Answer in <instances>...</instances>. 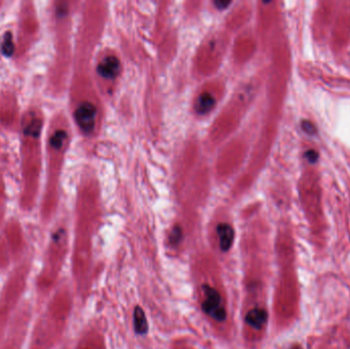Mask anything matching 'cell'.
I'll use <instances>...</instances> for the list:
<instances>
[{
    "instance_id": "11",
    "label": "cell",
    "mask_w": 350,
    "mask_h": 349,
    "mask_svg": "<svg viewBox=\"0 0 350 349\" xmlns=\"http://www.w3.org/2000/svg\"><path fill=\"white\" fill-rule=\"evenodd\" d=\"M181 237H182V233H181L180 228H174L173 231L171 232L170 235H169V241L172 244H177V243L180 242Z\"/></svg>"
},
{
    "instance_id": "9",
    "label": "cell",
    "mask_w": 350,
    "mask_h": 349,
    "mask_svg": "<svg viewBox=\"0 0 350 349\" xmlns=\"http://www.w3.org/2000/svg\"><path fill=\"white\" fill-rule=\"evenodd\" d=\"M67 138V133L64 130H58L50 138V145L53 149H60Z\"/></svg>"
},
{
    "instance_id": "6",
    "label": "cell",
    "mask_w": 350,
    "mask_h": 349,
    "mask_svg": "<svg viewBox=\"0 0 350 349\" xmlns=\"http://www.w3.org/2000/svg\"><path fill=\"white\" fill-rule=\"evenodd\" d=\"M134 330L139 335H144L149 331V324L143 309L140 306H136L133 311Z\"/></svg>"
},
{
    "instance_id": "4",
    "label": "cell",
    "mask_w": 350,
    "mask_h": 349,
    "mask_svg": "<svg viewBox=\"0 0 350 349\" xmlns=\"http://www.w3.org/2000/svg\"><path fill=\"white\" fill-rule=\"evenodd\" d=\"M267 318H268L267 313L264 309L253 308L247 314L245 320H246V323L250 327H252L253 329H256V330H260L266 324Z\"/></svg>"
},
{
    "instance_id": "10",
    "label": "cell",
    "mask_w": 350,
    "mask_h": 349,
    "mask_svg": "<svg viewBox=\"0 0 350 349\" xmlns=\"http://www.w3.org/2000/svg\"><path fill=\"white\" fill-rule=\"evenodd\" d=\"M41 121L35 119V120H32L25 128L24 132L25 134L27 135H32V136H38L39 133H40V130H41Z\"/></svg>"
},
{
    "instance_id": "5",
    "label": "cell",
    "mask_w": 350,
    "mask_h": 349,
    "mask_svg": "<svg viewBox=\"0 0 350 349\" xmlns=\"http://www.w3.org/2000/svg\"><path fill=\"white\" fill-rule=\"evenodd\" d=\"M217 234L219 237V246L224 252L229 251L233 246L234 232L233 229L228 224H220L217 229Z\"/></svg>"
},
{
    "instance_id": "8",
    "label": "cell",
    "mask_w": 350,
    "mask_h": 349,
    "mask_svg": "<svg viewBox=\"0 0 350 349\" xmlns=\"http://www.w3.org/2000/svg\"><path fill=\"white\" fill-rule=\"evenodd\" d=\"M1 51L4 56L10 57L14 51V44L12 42V36L10 32H7L1 43Z\"/></svg>"
},
{
    "instance_id": "2",
    "label": "cell",
    "mask_w": 350,
    "mask_h": 349,
    "mask_svg": "<svg viewBox=\"0 0 350 349\" xmlns=\"http://www.w3.org/2000/svg\"><path fill=\"white\" fill-rule=\"evenodd\" d=\"M97 117V108L91 103H82L75 111V120L78 126L85 132L89 133L95 128Z\"/></svg>"
},
{
    "instance_id": "3",
    "label": "cell",
    "mask_w": 350,
    "mask_h": 349,
    "mask_svg": "<svg viewBox=\"0 0 350 349\" xmlns=\"http://www.w3.org/2000/svg\"><path fill=\"white\" fill-rule=\"evenodd\" d=\"M98 71L102 77L113 79L120 72V62L116 57H107L100 63Z\"/></svg>"
},
{
    "instance_id": "1",
    "label": "cell",
    "mask_w": 350,
    "mask_h": 349,
    "mask_svg": "<svg viewBox=\"0 0 350 349\" xmlns=\"http://www.w3.org/2000/svg\"><path fill=\"white\" fill-rule=\"evenodd\" d=\"M202 288L205 295V300L202 303V309L213 320L224 322L227 319V310L220 294L217 290L208 285H204Z\"/></svg>"
},
{
    "instance_id": "12",
    "label": "cell",
    "mask_w": 350,
    "mask_h": 349,
    "mask_svg": "<svg viewBox=\"0 0 350 349\" xmlns=\"http://www.w3.org/2000/svg\"><path fill=\"white\" fill-rule=\"evenodd\" d=\"M292 349H300L299 347H293Z\"/></svg>"
},
{
    "instance_id": "7",
    "label": "cell",
    "mask_w": 350,
    "mask_h": 349,
    "mask_svg": "<svg viewBox=\"0 0 350 349\" xmlns=\"http://www.w3.org/2000/svg\"><path fill=\"white\" fill-rule=\"evenodd\" d=\"M215 105V99L208 93L202 94L196 103V110L199 114H206L212 110Z\"/></svg>"
}]
</instances>
